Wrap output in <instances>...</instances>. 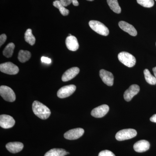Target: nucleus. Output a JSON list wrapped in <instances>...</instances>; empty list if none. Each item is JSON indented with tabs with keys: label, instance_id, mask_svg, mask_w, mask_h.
Returning <instances> with one entry per match:
<instances>
[{
	"label": "nucleus",
	"instance_id": "1",
	"mask_svg": "<svg viewBox=\"0 0 156 156\" xmlns=\"http://www.w3.org/2000/svg\"><path fill=\"white\" fill-rule=\"evenodd\" d=\"M34 114L42 119H48L51 114L50 109L38 101H35L32 104Z\"/></svg>",
	"mask_w": 156,
	"mask_h": 156
},
{
	"label": "nucleus",
	"instance_id": "2",
	"mask_svg": "<svg viewBox=\"0 0 156 156\" xmlns=\"http://www.w3.org/2000/svg\"><path fill=\"white\" fill-rule=\"evenodd\" d=\"M119 60L128 67H133L136 63V58L133 55L126 52H122L118 55Z\"/></svg>",
	"mask_w": 156,
	"mask_h": 156
},
{
	"label": "nucleus",
	"instance_id": "3",
	"mask_svg": "<svg viewBox=\"0 0 156 156\" xmlns=\"http://www.w3.org/2000/svg\"><path fill=\"white\" fill-rule=\"evenodd\" d=\"M89 25L95 32L101 35L107 36L109 33L108 29L106 26L102 23L97 20H90L89 22Z\"/></svg>",
	"mask_w": 156,
	"mask_h": 156
},
{
	"label": "nucleus",
	"instance_id": "4",
	"mask_svg": "<svg viewBox=\"0 0 156 156\" xmlns=\"http://www.w3.org/2000/svg\"><path fill=\"white\" fill-rule=\"evenodd\" d=\"M137 134V132L134 129H126L119 131L116 134V139L119 141L131 139L135 137Z\"/></svg>",
	"mask_w": 156,
	"mask_h": 156
},
{
	"label": "nucleus",
	"instance_id": "5",
	"mask_svg": "<svg viewBox=\"0 0 156 156\" xmlns=\"http://www.w3.org/2000/svg\"><path fill=\"white\" fill-rule=\"evenodd\" d=\"M0 95L4 100L9 102H13L16 99L14 91L9 87L2 86L0 87Z\"/></svg>",
	"mask_w": 156,
	"mask_h": 156
},
{
	"label": "nucleus",
	"instance_id": "6",
	"mask_svg": "<svg viewBox=\"0 0 156 156\" xmlns=\"http://www.w3.org/2000/svg\"><path fill=\"white\" fill-rule=\"evenodd\" d=\"M0 70L7 74L16 75L19 72V69L17 66L9 62L0 65Z\"/></svg>",
	"mask_w": 156,
	"mask_h": 156
},
{
	"label": "nucleus",
	"instance_id": "7",
	"mask_svg": "<svg viewBox=\"0 0 156 156\" xmlns=\"http://www.w3.org/2000/svg\"><path fill=\"white\" fill-rule=\"evenodd\" d=\"M76 87L74 85H68L60 88L57 93V96L59 98H63L69 97L75 92Z\"/></svg>",
	"mask_w": 156,
	"mask_h": 156
},
{
	"label": "nucleus",
	"instance_id": "8",
	"mask_svg": "<svg viewBox=\"0 0 156 156\" xmlns=\"http://www.w3.org/2000/svg\"><path fill=\"white\" fill-rule=\"evenodd\" d=\"M84 130L82 128H76L71 129L66 132L64 136L66 139L69 140L77 139L83 136Z\"/></svg>",
	"mask_w": 156,
	"mask_h": 156
},
{
	"label": "nucleus",
	"instance_id": "9",
	"mask_svg": "<svg viewBox=\"0 0 156 156\" xmlns=\"http://www.w3.org/2000/svg\"><path fill=\"white\" fill-rule=\"evenodd\" d=\"M15 123V120L11 116L7 115H2L0 116V126L2 128L5 129L12 128Z\"/></svg>",
	"mask_w": 156,
	"mask_h": 156
},
{
	"label": "nucleus",
	"instance_id": "10",
	"mask_svg": "<svg viewBox=\"0 0 156 156\" xmlns=\"http://www.w3.org/2000/svg\"><path fill=\"white\" fill-rule=\"evenodd\" d=\"M139 91V86L136 84L131 85L124 93V97L125 100L127 101H130L134 96L138 94Z\"/></svg>",
	"mask_w": 156,
	"mask_h": 156
},
{
	"label": "nucleus",
	"instance_id": "11",
	"mask_svg": "<svg viewBox=\"0 0 156 156\" xmlns=\"http://www.w3.org/2000/svg\"><path fill=\"white\" fill-rule=\"evenodd\" d=\"M109 108L107 105H103L93 109L91 112L92 116L97 118H102L107 114L109 111Z\"/></svg>",
	"mask_w": 156,
	"mask_h": 156
},
{
	"label": "nucleus",
	"instance_id": "12",
	"mask_svg": "<svg viewBox=\"0 0 156 156\" xmlns=\"http://www.w3.org/2000/svg\"><path fill=\"white\" fill-rule=\"evenodd\" d=\"M99 75L104 83L109 87L113 86L114 84V76L111 73L102 69L99 72Z\"/></svg>",
	"mask_w": 156,
	"mask_h": 156
},
{
	"label": "nucleus",
	"instance_id": "13",
	"mask_svg": "<svg viewBox=\"0 0 156 156\" xmlns=\"http://www.w3.org/2000/svg\"><path fill=\"white\" fill-rule=\"evenodd\" d=\"M80 69L78 67L71 68L66 70L62 77V80L63 82H67L72 80L75 77L80 73Z\"/></svg>",
	"mask_w": 156,
	"mask_h": 156
},
{
	"label": "nucleus",
	"instance_id": "14",
	"mask_svg": "<svg viewBox=\"0 0 156 156\" xmlns=\"http://www.w3.org/2000/svg\"><path fill=\"white\" fill-rule=\"evenodd\" d=\"M150 147L149 142L147 140H142L134 144V149L136 152L142 153L148 150Z\"/></svg>",
	"mask_w": 156,
	"mask_h": 156
},
{
	"label": "nucleus",
	"instance_id": "15",
	"mask_svg": "<svg viewBox=\"0 0 156 156\" xmlns=\"http://www.w3.org/2000/svg\"><path fill=\"white\" fill-rule=\"evenodd\" d=\"M66 44L68 49L71 51H76L79 48L77 39L73 36H69L66 38Z\"/></svg>",
	"mask_w": 156,
	"mask_h": 156
},
{
	"label": "nucleus",
	"instance_id": "16",
	"mask_svg": "<svg viewBox=\"0 0 156 156\" xmlns=\"http://www.w3.org/2000/svg\"><path fill=\"white\" fill-rule=\"evenodd\" d=\"M119 26L124 31L128 33L132 36H136L137 35V31L134 27L129 24L128 23L124 21H121L119 22Z\"/></svg>",
	"mask_w": 156,
	"mask_h": 156
},
{
	"label": "nucleus",
	"instance_id": "17",
	"mask_svg": "<svg viewBox=\"0 0 156 156\" xmlns=\"http://www.w3.org/2000/svg\"><path fill=\"white\" fill-rule=\"evenodd\" d=\"M6 147L11 153H17L22 150L23 144L20 142H10L6 144Z\"/></svg>",
	"mask_w": 156,
	"mask_h": 156
},
{
	"label": "nucleus",
	"instance_id": "18",
	"mask_svg": "<svg viewBox=\"0 0 156 156\" xmlns=\"http://www.w3.org/2000/svg\"><path fill=\"white\" fill-rule=\"evenodd\" d=\"M69 154L64 149L61 148H53L47 152L44 156H65Z\"/></svg>",
	"mask_w": 156,
	"mask_h": 156
},
{
	"label": "nucleus",
	"instance_id": "19",
	"mask_svg": "<svg viewBox=\"0 0 156 156\" xmlns=\"http://www.w3.org/2000/svg\"><path fill=\"white\" fill-rule=\"evenodd\" d=\"M31 53L27 50H20L18 54V60L21 62H25L28 61L30 58Z\"/></svg>",
	"mask_w": 156,
	"mask_h": 156
},
{
	"label": "nucleus",
	"instance_id": "20",
	"mask_svg": "<svg viewBox=\"0 0 156 156\" xmlns=\"http://www.w3.org/2000/svg\"><path fill=\"white\" fill-rule=\"evenodd\" d=\"M108 4L112 11L117 14L121 12V8L118 3V0H107Z\"/></svg>",
	"mask_w": 156,
	"mask_h": 156
},
{
	"label": "nucleus",
	"instance_id": "21",
	"mask_svg": "<svg viewBox=\"0 0 156 156\" xmlns=\"http://www.w3.org/2000/svg\"><path fill=\"white\" fill-rule=\"evenodd\" d=\"M14 48H15V45L14 43H9L3 50V54L4 56L7 58H10L13 55Z\"/></svg>",
	"mask_w": 156,
	"mask_h": 156
},
{
	"label": "nucleus",
	"instance_id": "22",
	"mask_svg": "<svg viewBox=\"0 0 156 156\" xmlns=\"http://www.w3.org/2000/svg\"><path fill=\"white\" fill-rule=\"evenodd\" d=\"M24 38L26 41L31 46L34 44L35 43V37L33 34L32 32L30 29H28L26 31Z\"/></svg>",
	"mask_w": 156,
	"mask_h": 156
},
{
	"label": "nucleus",
	"instance_id": "23",
	"mask_svg": "<svg viewBox=\"0 0 156 156\" xmlns=\"http://www.w3.org/2000/svg\"><path fill=\"white\" fill-rule=\"evenodd\" d=\"M53 5L54 7L58 9L60 13L62 14L63 16H67L69 14V11L68 9H66L60 1L58 0H56L54 1L53 3Z\"/></svg>",
	"mask_w": 156,
	"mask_h": 156
},
{
	"label": "nucleus",
	"instance_id": "24",
	"mask_svg": "<svg viewBox=\"0 0 156 156\" xmlns=\"http://www.w3.org/2000/svg\"><path fill=\"white\" fill-rule=\"evenodd\" d=\"M144 73L146 81L148 83L152 85H156V78L154 76H153L151 73L149 71L148 69H144Z\"/></svg>",
	"mask_w": 156,
	"mask_h": 156
},
{
	"label": "nucleus",
	"instance_id": "25",
	"mask_svg": "<svg viewBox=\"0 0 156 156\" xmlns=\"http://www.w3.org/2000/svg\"><path fill=\"white\" fill-rule=\"evenodd\" d=\"M137 3L145 8H151L154 5V0H136Z\"/></svg>",
	"mask_w": 156,
	"mask_h": 156
},
{
	"label": "nucleus",
	"instance_id": "26",
	"mask_svg": "<svg viewBox=\"0 0 156 156\" xmlns=\"http://www.w3.org/2000/svg\"><path fill=\"white\" fill-rule=\"evenodd\" d=\"M98 156H115L113 153L109 150H104L101 151Z\"/></svg>",
	"mask_w": 156,
	"mask_h": 156
},
{
	"label": "nucleus",
	"instance_id": "27",
	"mask_svg": "<svg viewBox=\"0 0 156 156\" xmlns=\"http://www.w3.org/2000/svg\"><path fill=\"white\" fill-rule=\"evenodd\" d=\"M7 40V36L5 34H2L0 36V46H2L5 42Z\"/></svg>",
	"mask_w": 156,
	"mask_h": 156
},
{
	"label": "nucleus",
	"instance_id": "28",
	"mask_svg": "<svg viewBox=\"0 0 156 156\" xmlns=\"http://www.w3.org/2000/svg\"><path fill=\"white\" fill-rule=\"evenodd\" d=\"M64 7H67L72 3V0H59Z\"/></svg>",
	"mask_w": 156,
	"mask_h": 156
},
{
	"label": "nucleus",
	"instance_id": "29",
	"mask_svg": "<svg viewBox=\"0 0 156 156\" xmlns=\"http://www.w3.org/2000/svg\"><path fill=\"white\" fill-rule=\"evenodd\" d=\"M41 60L44 63H48L50 64L51 62V60L50 58H48V57H45V56H42L41 58Z\"/></svg>",
	"mask_w": 156,
	"mask_h": 156
},
{
	"label": "nucleus",
	"instance_id": "30",
	"mask_svg": "<svg viewBox=\"0 0 156 156\" xmlns=\"http://www.w3.org/2000/svg\"><path fill=\"white\" fill-rule=\"evenodd\" d=\"M150 121L156 123V114L154 115L150 118Z\"/></svg>",
	"mask_w": 156,
	"mask_h": 156
},
{
	"label": "nucleus",
	"instance_id": "31",
	"mask_svg": "<svg viewBox=\"0 0 156 156\" xmlns=\"http://www.w3.org/2000/svg\"><path fill=\"white\" fill-rule=\"evenodd\" d=\"M72 3L73 5L75 6H77L79 5L77 0H72Z\"/></svg>",
	"mask_w": 156,
	"mask_h": 156
},
{
	"label": "nucleus",
	"instance_id": "32",
	"mask_svg": "<svg viewBox=\"0 0 156 156\" xmlns=\"http://www.w3.org/2000/svg\"><path fill=\"white\" fill-rule=\"evenodd\" d=\"M153 71L154 75V76L156 78V67H154L153 69Z\"/></svg>",
	"mask_w": 156,
	"mask_h": 156
},
{
	"label": "nucleus",
	"instance_id": "33",
	"mask_svg": "<svg viewBox=\"0 0 156 156\" xmlns=\"http://www.w3.org/2000/svg\"><path fill=\"white\" fill-rule=\"evenodd\" d=\"M87 1H94V0H87Z\"/></svg>",
	"mask_w": 156,
	"mask_h": 156
},
{
	"label": "nucleus",
	"instance_id": "34",
	"mask_svg": "<svg viewBox=\"0 0 156 156\" xmlns=\"http://www.w3.org/2000/svg\"><path fill=\"white\" fill-rule=\"evenodd\" d=\"M155 1H156V0H155Z\"/></svg>",
	"mask_w": 156,
	"mask_h": 156
},
{
	"label": "nucleus",
	"instance_id": "35",
	"mask_svg": "<svg viewBox=\"0 0 156 156\" xmlns=\"http://www.w3.org/2000/svg\"></svg>",
	"mask_w": 156,
	"mask_h": 156
}]
</instances>
